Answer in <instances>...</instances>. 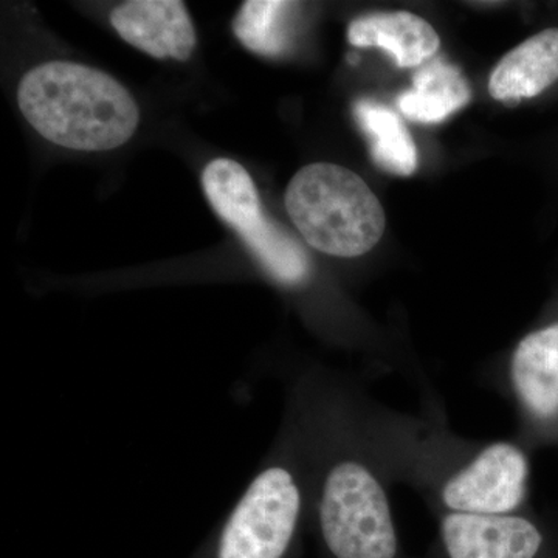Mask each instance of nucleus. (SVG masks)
<instances>
[{
    "label": "nucleus",
    "instance_id": "obj_1",
    "mask_svg": "<svg viewBox=\"0 0 558 558\" xmlns=\"http://www.w3.org/2000/svg\"><path fill=\"white\" fill-rule=\"evenodd\" d=\"M17 105L44 138L73 150L102 153L137 131L140 109L130 90L98 69L50 61L28 70Z\"/></svg>",
    "mask_w": 558,
    "mask_h": 558
},
{
    "label": "nucleus",
    "instance_id": "obj_2",
    "mask_svg": "<svg viewBox=\"0 0 558 558\" xmlns=\"http://www.w3.org/2000/svg\"><path fill=\"white\" fill-rule=\"evenodd\" d=\"M284 204L304 240L339 258H355L376 247L387 223L365 180L339 165L301 168L290 180Z\"/></svg>",
    "mask_w": 558,
    "mask_h": 558
},
{
    "label": "nucleus",
    "instance_id": "obj_3",
    "mask_svg": "<svg viewBox=\"0 0 558 558\" xmlns=\"http://www.w3.org/2000/svg\"><path fill=\"white\" fill-rule=\"evenodd\" d=\"M318 521L333 558H398V531L387 490L360 459H340L325 473Z\"/></svg>",
    "mask_w": 558,
    "mask_h": 558
},
{
    "label": "nucleus",
    "instance_id": "obj_4",
    "mask_svg": "<svg viewBox=\"0 0 558 558\" xmlns=\"http://www.w3.org/2000/svg\"><path fill=\"white\" fill-rule=\"evenodd\" d=\"M303 490L292 470H260L231 510L219 538L218 558H282L295 537Z\"/></svg>",
    "mask_w": 558,
    "mask_h": 558
},
{
    "label": "nucleus",
    "instance_id": "obj_5",
    "mask_svg": "<svg viewBox=\"0 0 558 558\" xmlns=\"http://www.w3.org/2000/svg\"><path fill=\"white\" fill-rule=\"evenodd\" d=\"M529 461L517 444H488L440 488L449 512L510 515L527 494Z\"/></svg>",
    "mask_w": 558,
    "mask_h": 558
},
{
    "label": "nucleus",
    "instance_id": "obj_6",
    "mask_svg": "<svg viewBox=\"0 0 558 558\" xmlns=\"http://www.w3.org/2000/svg\"><path fill=\"white\" fill-rule=\"evenodd\" d=\"M449 558H535L543 535L532 521L513 515L449 512L440 521Z\"/></svg>",
    "mask_w": 558,
    "mask_h": 558
},
{
    "label": "nucleus",
    "instance_id": "obj_7",
    "mask_svg": "<svg viewBox=\"0 0 558 558\" xmlns=\"http://www.w3.org/2000/svg\"><path fill=\"white\" fill-rule=\"evenodd\" d=\"M110 24L135 49L157 60L189 61L196 50V31L179 0H132L110 13Z\"/></svg>",
    "mask_w": 558,
    "mask_h": 558
},
{
    "label": "nucleus",
    "instance_id": "obj_8",
    "mask_svg": "<svg viewBox=\"0 0 558 558\" xmlns=\"http://www.w3.org/2000/svg\"><path fill=\"white\" fill-rule=\"evenodd\" d=\"M510 377L520 402L532 416H557L558 323L520 341L510 362Z\"/></svg>",
    "mask_w": 558,
    "mask_h": 558
},
{
    "label": "nucleus",
    "instance_id": "obj_9",
    "mask_svg": "<svg viewBox=\"0 0 558 558\" xmlns=\"http://www.w3.org/2000/svg\"><path fill=\"white\" fill-rule=\"evenodd\" d=\"M348 39L355 47H380L399 68H418L439 50V36L427 21L409 11L373 13L352 21Z\"/></svg>",
    "mask_w": 558,
    "mask_h": 558
},
{
    "label": "nucleus",
    "instance_id": "obj_10",
    "mask_svg": "<svg viewBox=\"0 0 558 558\" xmlns=\"http://www.w3.org/2000/svg\"><path fill=\"white\" fill-rule=\"evenodd\" d=\"M558 80V28L532 36L509 51L488 81V92L498 101L537 97Z\"/></svg>",
    "mask_w": 558,
    "mask_h": 558
},
{
    "label": "nucleus",
    "instance_id": "obj_11",
    "mask_svg": "<svg viewBox=\"0 0 558 558\" xmlns=\"http://www.w3.org/2000/svg\"><path fill=\"white\" fill-rule=\"evenodd\" d=\"M470 100L468 81L458 68L429 60L414 75L413 89L398 98L400 110L418 123H440Z\"/></svg>",
    "mask_w": 558,
    "mask_h": 558
},
{
    "label": "nucleus",
    "instance_id": "obj_12",
    "mask_svg": "<svg viewBox=\"0 0 558 558\" xmlns=\"http://www.w3.org/2000/svg\"><path fill=\"white\" fill-rule=\"evenodd\" d=\"M202 186L219 218L240 234L264 216L255 183L238 161H209L202 172Z\"/></svg>",
    "mask_w": 558,
    "mask_h": 558
},
{
    "label": "nucleus",
    "instance_id": "obj_13",
    "mask_svg": "<svg viewBox=\"0 0 558 558\" xmlns=\"http://www.w3.org/2000/svg\"><path fill=\"white\" fill-rule=\"evenodd\" d=\"M354 116L368 137L371 154L381 170L398 175H410L416 171V145L398 113L380 102L359 100Z\"/></svg>",
    "mask_w": 558,
    "mask_h": 558
},
{
    "label": "nucleus",
    "instance_id": "obj_14",
    "mask_svg": "<svg viewBox=\"0 0 558 558\" xmlns=\"http://www.w3.org/2000/svg\"><path fill=\"white\" fill-rule=\"evenodd\" d=\"M241 238L264 269L282 284L296 286L310 277L306 252L274 220L263 216L255 226L241 233Z\"/></svg>",
    "mask_w": 558,
    "mask_h": 558
},
{
    "label": "nucleus",
    "instance_id": "obj_15",
    "mask_svg": "<svg viewBox=\"0 0 558 558\" xmlns=\"http://www.w3.org/2000/svg\"><path fill=\"white\" fill-rule=\"evenodd\" d=\"M296 3L250 0L233 21V32L247 49L264 57H278L290 43V17Z\"/></svg>",
    "mask_w": 558,
    "mask_h": 558
}]
</instances>
